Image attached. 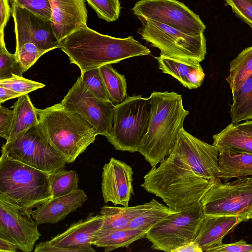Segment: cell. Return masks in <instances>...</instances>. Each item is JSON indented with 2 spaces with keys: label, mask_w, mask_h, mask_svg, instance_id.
Returning <instances> with one entry per match:
<instances>
[{
  "label": "cell",
  "mask_w": 252,
  "mask_h": 252,
  "mask_svg": "<svg viewBox=\"0 0 252 252\" xmlns=\"http://www.w3.org/2000/svg\"><path fill=\"white\" fill-rule=\"evenodd\" d=\"M67 109L77 112L96 129L98 135L106 138L113 125L115 105L95 96L84 85L79 77L61 101Z\"/></svg>",
  "instance_id": "obj_12"
},
{
  "label": "cell",
  "mask_w": 252,
  "mask_h": 252,
  "mask_svg": "<svg viewBox=\"0 0 252 252\" xmlns=\"http://www.w3.org/2000/svg\"><path fill=\"white\" fill-rule=\"evenodd\" d=\"M249 219H252V209L250 211V212L248 213L247 216V220Z\"/></svg>",
  "instance_id": "obj_47"
},
{
  "label": "cell",
  "mask_w": 252,
  "mask_h": 252,
  "mask_svg": "<svg viewBox=\"0 0 252 252\" xmlns=\"http://www.w3.org/2000/svg\"><path fill=\"white\" fill-rule=\"evenodd\" d=\"M142 27L138 31L142 39L167 57L197 61L204 60L206 42L203 33L192 35L167 25L138 18Z\"/></svg>",
  "instance_id": "obj_7"
},
{
  "label": "cell",
  "mask_w": 252,
  "mask_h": 252,
  "mask_svg": "<svg viewBox=\"0 0 252 252\" xmlns=\"http://www.w3.org/2000/svg\"><path fill=\"white\" fill-rule=\"evenodd\" d=\"M252 75V46L245 48L230 63L229 74L226 78L232 94L240 89Z\"/></svg>",
  "instance_id": "obj_27"
},
{
  "label": "cell",
  "mask_w": 252,
  "mask_h": 252,
  "mask_svg": "<svg viewBox=\"0 0 252 252\" xmlns=\"http://www.w3.org/2000/svg\"><path fill=\"white\" fill-rule=\"evenodd\" d=\"M11 1L46 21L51 20L52 9L49 0H11Z\"/></svg>",
  "instance_id": "obj_37"
},
{
  "label": "cell",
  "mask_w": 252,
  "mask_h": 252,
  "mask_svg": "<svg viewBox=\"0 0 252 252\" xmlns=\"http://www.w3.org/2000/svg\"><path fill=\"white\" fill-rule=\"evenodd\" d=\"M200 202L205 216H235L247 220L252 209V176L224 183L220 179Z\"/></svg>",
  "instance_id": "obj_10"
},
{
  "label": "cell",
  "mask_w": 252,
  "mask_h": 252,
  "mask_svg": "<svg viewBox=\"0 0 252 252\" xmlns=\"http://www.w3.org/2000/svg\"><path fill=\"white\" fill-rule=\"evenodd\" d=\"M11 14L9 0H0V33H4V29Z\"/></svg>",
  "instance_id": "obj_42"
},
{
  "label": "cell",
  "mask_w": 252,
  "mask_h": 252,
  "mask_svg": "<svg viewBox=\"0 0 252 252\" xmlns=\"http://www.w3.org/2000/svg\"><path fill=\"white\" fill-rule=\"evenodd\" d=\"M133 170L126 162L111 158L103 167L101 192L105 203L128 206L133 193Z\"/></svg>",
  "instance_id": "obj_16"
},
{
  "label": "cell",
  "mask_w": 252,
  "mask_h": 252,
  "mask_svg": "<svg viewBox=\"0 0 252 252\" xmlns=\"http://www.w3.org/2000/svg\"><path fill=\"white\" fill-rule=\"evenodd\" d=\"M38 123L50 144L71 163L93 143L95 128L79 113L61 102L45 109L36 108Z\"/></svg>",
  "instance_id": "obj_4"
},
{
  "label": "cell",
  "mask_w": 252,
  "mask_h": 252,
  "mask_svg": "<svg viewBox=\"0 0 252 252\" xmlns=\"http://www.w3.org/2000/svg\"><path fill=\"white\" fill-rule=\"evenodd\" d=\"M53 197L69 194L79 189V177L74 170L64 169L49 173Z\"/></svg>",
  "instance_id": "obj_31"
},
{
  "label": "cell",
  "mask_w": 252,
  "mask_h": 252,
  "mask_svg": "<svg viewBox=\"0 0 252 252\" xmlns=\"http://www.w3.org/2000/svg\"><path fill=\"white\" fill-rule=\"evenodd\" d=\"M233 12L252 29V0H224Z\"/></svg>",
  "instance_id": "obj_38"
},
{
  "label": "cell",
  "mask_w": 252,
  "mask_h": 252,
  "mask_svg": "<svg viewBox=\"0 0 252 252\" xmlns=\"http://www.w3.org/2000/svg\"><path fill=\"white\" fill-rule=\"evenodd\" d=\"M243 221L235 216H205L194 241L203 252H208L211 249L222 244L224 236Z\"/></svg>",
  "instance_id": "obj_21"
},
{
  "label": "cell",
  "mask_w": 252,
  "mask_h": 252,
  "mask_svg": "<svg viewBox=\"0 0 252 252\" xmlns=\"http://www.w3.org/2000/svg\"><path fill=\"white\" fill-rule=\"evenodd\" d=\"M205 217L201 202L194 203L155 224L145 238L152 243L153 250L172 252L194 241Z\"/></svg>",
  "instance_id": "obj_9"
},
{
  "label": "cell",
  "mask_w": 252,
  "mask_h": 252,
  "mask_svg": "<svg viewBox=\"0 0 252 252\" xmlns=\"http://www.w3.org/2000/svg\"><path fill=\"white\" fill-rule=\"evenodd\" d=\"M35 252H95L92 246L88 247H60L52 245L48 241L40 242L35 246Z\"/></svg>",
  "instance_id": "obj_39"
},
{
  "label": "cell",
  "mask_w": 252,
  "mask_h": 252,
  "mask_svg": "<svg viewBox=\"0 0 252 252\" xmlns=\"http://www.w3.org/2000/svg\"><path fill=\"white\" fill-rule=\"evenodd\" d=\"M18 249L17 246L10 240L0 237V252H15Z\"/></svg>",
  "instance_id": "obj_45"
},
{
  "label": "cell",
  "mask_w": 252,
  "mask_h": 252,
  "mask_svg": "<svg viewBox=\"0 0 252 252\" xmlns=\"http://www.w3.org/2000/svg\"><path fill=\"white\" fill-rule=\"evenodd\" d=\"M218 177L224 181L232 178L252 176V154L247 153L220 152Z\"/></svg>",
  "instance_id": "obj_23"
},
{
  "label": "cell",
  "mask_w": 252,
  "mask_h": 252,
  "mask_svg": "<svg viewBox=\"0 0 252 252\" xmlns=\"http://www.w3.org/2000/svg\"><path fill=\"white\" fill-rule=\"evenodd\" d=\"M252 252V244H247L246 241L242 239L235 243L230 244H221L214 247L208 252Z\"/></svg>",
  "instance_id": "obj_41"
},
{
  "label": "cell",
  "mask_w": 252,
  "mask_h": 252,
  "mask_svg": "<svg viewBox=\"0 0 252 252\" xmlns=\"http://www.w3.org/2000/svg\"><path fill=\"white\" fill-rule=\"evenodd\" d=\"M54 33L61 41L78 29L87 26L88 11L85 0H49Z\"/></svg>",
  "instance_id": "obj_17"
},
{
  "label": "cell",
  "mask_w": 252,
  "mask_h": 252,
  "mask_svg": "<svg viewBox=\"0 0 252 252\" xmlns=\"http://www.w3.org/2000/svg\"><path fill=\"white\" fill-rule=\"evenodd\" d=\"M176 212L156 200L151 208L134 219L127 228L141 230L147 233L155 224Z\"/></svg>",
  "instance_id": "obj_30"
},
{
  "label": "cell",
  "mask_w": 252,
  "mask_h": 252,
  "mask_svg": "<svg viewBox=\"0 0 252 252\" xmlns=\"http://www.w3.org/2000/svg\"><path fill=\"white\" fill-rule=\"evenodd\" d=\"M12 5L16 47L29 41L48 52L60 48L61 42L54 33L51 21H46L14 3Z\"/></svg>",
  "instance_id": "obj_15"
},
{
  "label": "cell",
  "mask_w": 252,
  "mask_h": 252,
  "mask_svg": "<svg viewBox=\"0 0 252 252\" xmlns=\"http://www.w3.org/2000/svg\"><path fill=\"white\" fill-rule=\"evenodd\" d=\"M45 86L43 83L16 75L8 79L0 80V86L8 88L22 94H28Z\"/></svg>",
  "instance_id": "obj_36"
},
{
  "label": "cell",
  "mask_w": 252,
  "mask_h": 252,
  "mask_svg": "<svg viewBox=\"0 0 252 252\" xmlns=\"http://www.w3.org/2000/svg\"><path fill=\"white\" fill-rule=\"evenodd\" d=\"M98 17L108 22L117 20L121 13L119 0H86Z\"/></svg>",
  "instance_id": "obj_35"
},
{
  "label": "cell",
  "mask_w": 252,
  "mask_h": 252,
  "mask_svg": "<svg viewBox=\"0 0 252 252\" xmlns=\"http://www.w3.org/2000/svg\"><path fill=\"white\" fill-rule=\"evenodd\" d=\"M48 51L39 48L34 43L26 41L16 47L15 54L24 72L32 67L43 55Z\"/></svg>",
  "instance_id": "obj_34"
},
{
  "label": "cell",
  "mask_w": 252,
  "mask_h": 252,
  "mask_svg": "<svg viewBox=\"0 0 252 252\" xmlns=\"http://www.w3.org/2000/svg\"><path fill=\"white\" fill-rule=\"evenodd\" d=\"M156 200L152 199L149 202L131 207L103 206L100 213L104 217V221L100 230L126 228L134 219L151 208Z\"/></svg>",
  "instance_id": "obj_22"
},
{
  "label": "cell",
  "mask_w": 252,
  "mask_h": 252,
  "mask_svg": "<svg viewBox=\"0 0 252 252\" xmlns=\"http://www.w3.org/2000/svg\"><path fill=\"white\" fill-rule=\"evenodd\" d=\"M29 210L0 197V237L14 243L19 250L32 252L41 234Z\"/></svg>",
  "instance_id": "obj_14"
},
{
  "label": "cell",
  "mask_w": 252,
  "mask_h": 252,
  "mask_svg": "<svg viewBox=\"0 0 252 252\" xmlns=\"http://www.w3.org/2000/svg\"><path fill=\"white\" fill-rule=\"evenodd\" d=\"M60 48L81 72L117 63L131 57L148 55L150 49L133 36L117 38L104 35L87 26L74 31L61 41Z\"/></svg>",
  "instance_id": "obj_1"
},
{
  "label": "cell",
  "mask_w": 252,
  "mask_h": 252,
  "mask_svg": "<svg viewBox=\"0 0 252 252\" xmlns=\"http://www.w3.org/2000/svg\"><path fill=\"white\" fill-rule=\"evenodd\" d=\"M14 117L13 110L0 106V136L8 140L11 130Z\"/></svg>",
  "instance_id": "obj_40"
},
{
  "label": "cell",
  "mask_w": 252,
  "mask_h": 252,
  "mask_svg": "<svg viewBox=\"0 0 252 252\" xmlns=\"http://www.w3.org/2000/svg\"><path fill=\"white\" fill-rule=\"evenodd\" d=\"M80 77L85 86L95 96L111 101L99 67L81 72Z\"/></svg>",
  "instance_id": "obj_33"
},
{
  "label": "cell",
  "mask_w": 252,
  "mask_h": 252,
  "mask_svg": "<svg viewBox=\"0 0 252 252\" xmlns=\"http://www.w3.org/2000/svg\"><path fill=\"white\" fill-rule=\"evenodd\" d=\"M232 96L230 110L231 123L235 125L252 120V75Z\"/></svg>",
  "instance_id": "obj_28"
},
{
  "label": "cell",
  "mask_w": 252,
  "mask_h": 252,
  "mask_svg": "<svg viewBox=\"0 0 252 252\" xmlns=\"http://www.w3.org/2000/svg\"><path fill=\"white\" fill-rule=\"evenodd\" d=\"M217 182L200 176L187 164L168 156L158 167H152L140 186L180 212L200 202Z\"/></svg>",
  "instance_id": "obj_2"
},
{
  "label": "cell",
  "mask_w": 252,
  "mask_h": 252,
  "mask_svg": "<svg viewBox=\"0 0 252 252\" xmlns=\"http://www.w3.org/2000/svg\"><path fill=\"white\" fill-rule=\"evenodd\" d=\"M149 98V126L138 152L153 167L169 155L189 112L184 108L182 95L177 93L153 92Z\"/></svg>",
  "instance_id": "obj_3"
},
{
  "label": "cell",
  "mask_w": 252,
  "mask_h": 252,
  "mask_svg": "<svg viewBox=\"0 0 252 252\" xmlns=\"http://www.w3.org/2000/svg\"><path fill=\"white\" fill-rule=\"evenodd\" d=\"M87 199L85 192L79 189L69 194L52 197L32 210L31 215L38 224H55L80 208Z\"/></svg>",
  "instance_id": "obj_18"
},
{
  "label": "cell",
  "mask_w": 252,
  "mask_h": 252,
  "mask_svg": "<svg viewBox=\"0 0 252 252\" xmlns=\"http://www.w3.org/2000/svg\"><path fill=\"white\" fill-rule=\"evenodd\" d=\"M99 68L111 101L114 105L122 102L127 97V84L125 76L114 69L112 64Z\"/></svg>",
  "instance_id": "obj_29"
},
{
  "label": "cell",
  "mask_w": 252,
  "mask_h": 252,
  "mask_svg": "<svg viewBox=\"0 0 252 252\" xmlns=\"http://www.w3.org/2000/svg\"><path fill=\"white\" fill-rule=\"evenodd\" d=\"M146 233L139 230L128 228L99 230L94 237L92 245L104 248V252L128 248L132 243L141 239Z\"/></svg>",
  "instance_id": "obj_24"
},
{
  "label": "cell",
  "mask_w": 252,
  "mask_h": 252,
  "mask_svg": "<svg viewBox=\"0 0 252 252\" xmlns=\"http://www.w3.org/2000/svg\"><path fill=\"white\" fill-rule=\"evenodd\" d=\"M2 155L50 173L64 169L65 157L47 139L39 123L1 147Z\"/></svg>",
  "instance_id": "obj_8"
},
{
  "label": "cell",
  "mask_w": 252,
  "mask_h": 252,
  "mask_svg": "<svg viewBox=\"0 0 252 252\" xmlns=\"http://www.w3.org/2000/svg\"><path fill=\"white\" fill-rule=\"evenodd\" d=\"M213 144L219 153H247L252 154V136L246 135L231 123L213 136Z\"/></svg>",
  "instance_id": "obj_25"
},
{
  "label": "cell",
  "mask_w": 252,
  "mask_h": 252,
  "mask_svg": "<svg viewBox=\"0 0 252 252\" xmlns=\"http://www.w3.org/2000/svg\"><path fill=\"white\" fill-rule=\"evenodd\" d=\"M0 197L32 210L53 197L49 173L1 155Z\"/></svg>",
  "instance_id": "obj_5"
},
{
  "label": "cell",
  "mask_w": 252,
  "mask_h": 252,
  "mask_svg": "<svg viewBox=\"0 0 252 252\" xmlns=\"http://www.w3.org/2000/svg\"><path fill=\"white\" fill-rule=\"evenodd\" d=\"M21 93H17L8 88L0 86V104L12 98L19 97L23 95Z\"/></svg>",
  "instance_id": "obj_43"
},
{
  "label": "cell",
  "mask_w": 252,
  "mask_h": 252,
  "mask_svg": "<svg viewBox=\"0 0 252 252\" xmlns=\"http://www.w3.org/2000/svg\"><path fill=\"white\" fill-rule=\"evenodd\" d=\"M132 10L137 18L159 22L190 34L203 33L206 29L198 15L177 0H140Z\"/></svg>",
  "instance_id": "obj_11"
},
{
  "label": "cell",
  "mask_w": 252,
  "mask_h": 252,
  "mask_svg": "<svg viewBox=\"0 0 252 252\" xmlns=\"http://www.w3.org/2000/svg\"><path fill=\"white\" fill-rule=\"evenodd\" d=\"M24 72L15 54L10 53L4 42V33H0V80L14 75L22 76Z\"/></svg>",
  "instance_id": "obj_32"
},
{
  "label": "cell",
  "mask_w": 252,
  "mask_h": 252,
  "mask_svg": "<svg viewBox=\"0 0 252 252\" xmlns=\"http://www.w3.org/2000/svg\"><path fill=\"white\" fill-rule=\"evenodd\" d=\"M236 127L246 135L252 136V120L235 124Z\"/></svg>",
  "instance_id": "obj_46"
},
{
  "label": "cell",
  "mask_w": 252,
  "mask_h": 252,
  "mask_svg": "<svg viewBox=\"0 0 252 252\" xmlns=\"http://www.w3.org/2000/svg\"><path fill=\"white\" fill-rule=\"evenodd\" d=\"M150 113L149 98L140 95L127 96L115 105L113 127L107 140L116 150L138 152L148 129Z\"/></svg>",
  "instance_id": "obj_6"
},
{
  "label": "cell",
  "mask_w": 252,
  "mask_h": 252,
  "mask_svg": "<svg viewBox=\"0 0 252 252\" xmlns=\"http://www.w3.org/2000/svg\"><path fill=\"white\" fill-rule=\"evenodd\" d=\"M12 107L14 112L13 124L9 137L6 142L15 139L38 123L36 108L32 104L28 94L18 97Z\"/></svg>",
  "instance_id": "obj_26"
},
{
  "label": "cell",
  "mask_w": 252,
  "mask_h": 252,
  "mask_svg": "<svg viewBox=\"0 0 252 252\" xmlns=\"http://www.w3.org/2000/svg\"><path fill=\"white\" fill-rule=\"evenodd\" d=\"M219 155L215 146L195 137L183 127L168 156L187 164L200 176L217 182L220 179L218 177Z\"/></svg>",
  "instance_id": "obj_13"
},
{
  "label": "cell",
  "mask_w": 252,
  "mask_h": 252,
  "mask_svg": "<svg viewBox=\"0 0 252 252\" xmlns=\"http://www.w3.org/2000/svg\"><path fill=\"white\" fill-rule=\"evenodd\" d=\"M103 221L104 217L101 214H90L48 241L60 247L91 246L93 239L101 228Z\"/></svg>",
  "instance_id": "obj_19"
},
{
  "label": "cell",
  "mask_w": 252,
  "mask_h": 252,
  "mask_svg": "<svg viewBox=\"0 0 252 252\" xmlns=\"http://www.w3.org/2000/svg\"><path fill=\"white\" fill-rule=\"evenodd\" d=\"M158 68L169 74L189 89H196L202 84L205 75L197 61L172 58L160 55L156 57Z\"/></svg>",
  "instance_id": "obj_20"
},
{
  "label": "cell",
  "mask_w": 252,
  "mask_h": 252,
  "mask_svg": "<svg viewBox=\"0 0 252 252\" xmlns=\"http://www.w3.org/2000/svg\"><path fill=\"white\" fill-rule=\"evenodd\" d=\"M172 252H203V251L198 244L193 241L173 250Z\"/></svg>",
  "instance_id": "obj_44"
}]
</instances>
